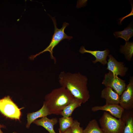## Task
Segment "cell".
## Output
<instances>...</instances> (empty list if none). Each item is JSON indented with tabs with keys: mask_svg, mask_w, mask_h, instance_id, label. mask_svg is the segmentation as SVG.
Instances as JSON below:
<instances>
[{
	"mask_svg": "<svg viewBox=\"0 0 133 133\" xmlns=\"http://www.w3.org/2000/svg\"><path fill=\"white\" fill-rule=\"evenodd\" d=\"M120 105L125 110L133 109V78L130 77L129 83L120 95Z\"/></svg>",
	"mask_w": 133,
	"mask_h": 133,
	"instance_id": "cell-7",
	"label": "cell"
},
{
	"mask_svg": "<svg viewBox=\"0 0 133 133\" xmlns=\"http://www.w3.org/2000/svg\"><path fill=\"white\" fill-rule=\"evenodd\" d=\"M120 51L124 54L127 61H130L133 54V42H127L124 45H121Z\"/></svg>",
	"mask_w": 133,
	"mask_h": 133,
	"instance_id": "cell-17",
	"label": "cell"
},
{
	"mask_svg": "<svg viewBox=\"0 0 133 133\" xmlns=\"http://www.w3.org/2000/svg\"><path fill=\"white\" fill-rule=\"evenodd\" d=\"M13 133H17L16 132H14Z\"/></svg>",
	"mask_w": 133,
	"mask_h": 133,
	"instance_id": "cell-23",
	"label": "cell"
},
{
	"mask_svg": "<svg viewBox=\"0 0 133 133\" xmlns=\"http://www.w3.org/2000/svg\"><path fill=\"white\" fill-rule=\"evenodd\" d=\"M73 120V118L71 116L68 117H62L59 118L58 120L59 133H63L70 128Z\"/></svg>",
	"mask_w": 133,
	"mask_h": 133,
	"instance_id": "cell-18",
	"label": "cell"
},
{
	"mask_svg": "<svg viewBox=\"0 0 133 133\" xmlns=\"http://www.w3.org/2000/svg\"><path fill=\"white\" fill-rule=\"evenodd\" d=\"M120 96L111 88L105 87L102 90L100 97L105 100L106 104L119 105Z\"/></svg>",
	"mask_w": 133,
	"mask_h": 133,
	"instance_id": "cell-11",
	"label": "cell"
},
{
	"mask_svg": "<svg viewBox=\"0 0 133 133\" xmlns=\"http://www.w3.org/2000/svg\"><path fill=\"white\" fill-rule=\"evenodd\" d=\"M82 103L80 100L75 98L73 101L64 108L61 112L60 115L65 117L71 116L74 110L77 108L81 106Z\"/></svg>",
	"mask_w": 133,
	"mask_h": 133,
	"instance_id": "cell-15",
	"label": "cell"
},
{
	"mask_svg": "<svg viewBox=\"0 0 133 133\" xmlns=\"http://www.w3.org/2000/svg\"><path fill=\"white\" fill-rule=\"evenodd\" d=\"M91 111L95 112L99 110L105 111L109 112L111 115L115 117L120 119L124 111V109L120 105L105 104L101 106H95L91 108Z\"/></svg>",
	"mask_w": 133,
	"mask_h": 133,
	"instance_id": "cell-9",
	"label": "cell"
},
{
	"mask_svg": "<svg viewBox=\"0 0 133 133\" xmlns=\"http://www.w3.org/2000/svg\"><path fill=\"white\" fill-rule=\"evenodd\" d=\"M51 114L46 106L43 104L42 108L38 111L27 114L26 128H29L31 124L37 119L47 116Z\"/></svg>",
	"mask_w": 133,
	"mask_h": 133,
	"instance_id": "cell-13",
	"label": "cell"
},
{
	"mask_svg": "<svg viewBox=\"0 0 133 133\" xmlns=\"http://www.w3.org/2000/svg\"><path fill=\"white\" fill-rule=\"evenodd\" d=\"M70 128L71 133H84L83 128L80 126V123L77 120H74Z\"/></svg>",
	"mask_w": 133,
	"mask_h": 133,
	"instance_id": "cell-20",
	"label": "cell"
},
{
	"mask_svg": "<svg viewBox=\"0 0 133 133\" xmlns=\"http://www.w3.org/2000/svg\"><path fill=\"white\" fill-rule=\"evenodd\" d=\"M6 127L5 125L0 124V133H4L1 131V128L6 129Z\"/></svg>",
	"mask_w": 133,
	"mask_h": 133,
	"instance_id": "cell-21",
	"label": "cell"
},
{
	"mask_svg": "<svg viewBox=\"0 0 133 133\" xmlns=\"http://www.w3.org/2000/svg\"><path fill=\"white\" fill-rule=\"evenodd\" d=\"M88 80L86 76L79 72L72 73L62 71L58 77L61 87L66 89L82 103L88 101L90 97L87 87Z\"/></svg>",
	"mask_w": 133,
	"mask_h": 133,
	"instance_id": "cell-1",
	"label": "cell"
},
{
	"mask_svg": "<svg viewBox=\"0 0 133 133\" xmlns=\"http://www.w3.org/2000/svg\"><path fill=\"white\" fill-rule=\"evenodd\" d=\"M54 27V33L52 36L51 41L49 45L44 50L35 55H32L30 57L31 60H33L36 56L41 53L47 51H49L50 53V56L51 59L54 60V63L56 62V58L53 55V50L61 41L65 39L69 40L72 38V37L67 35L64 32L66 28L69 25V24L66 22H64L62 25V27L60 29L57 27V23L54 17H50Z\"/></svg>",
	"mask_w": 133,
	"mask_h": 133,
	"instance_id": "cell-3",
	"label": "cell"
},
{
	"mask_svg": "<svg viewBox=\"0 0 133 133\" xmlns=\"http://www.w3.org/2000/svg\"><path fill=\"white\" fill-rule=\"evenodd\" d=\"M83 131L84 133H103L95 119L90 121Z\"/></svg>",
	"mask_w": 133,
	"mask_h": 133,
	"instance_id": "cell-19",
	"label": "cell"
},
{
	"mask_svg": "<svg viewBox=\"0 0 133 133\" xmlns=\"http://www.w3.org/2000/svg\"><path fill=\"white\" fill-rule=\"evenodd\" d=\"M75 99L68 90L61 87L53 89L46 95L43 104L51 114L58 115L66 106Z\"/></svg>",
	"mask_w": 133,
	"mask_h": 133,
	"instance_id": "cell-2",
	"label": "cell"
},
{
	"mask_svg": "<svg viewBox=\"0 0 133 133\" xmlns=\"http://www.w3.org/2000/svg\"><path fill=\"white\" fill-rule=\"evenodd\" d=\"M107 67L106 69L108 70L116 76H124L128 70V68L125 67L123 62L117 61L111 54L108 56Z\"/></svg>",
	"mask_w": 133,
	"mask_h": 133,
	"instance_id": "cell-8",
	"label": "cell"
},
{
	"mask_svg": "<svg viewBox=\"0 0 133 133\" xmlns=\"http://www.w3.org/2000/svg\"><path fill=\"white\" fill-rule=\"evenodd\" d=\"M79 52L82 54L85 53L91 54L96 58L95 60L92 61L93 63L95 64L99 62L103 65H105L107 62V58L109 55L110 51L108 49L102 51L88 50H86L84 46H82L80 48Z\"/></svg>",
	"mask_w": 133,
	"mask_h": 133,
	"instance_id": "cell-10",
	"label": "cell"
},
{
	"mask_svg": "<svg viewBox=\"0 0 133 133\" xmlns=\"http://www.w3.org/2000/svg\"><path fill=\"white\" fill-rule=\"evenodd\" d=\"M23 108H19L9 96L0 99V112L7 117L19 120Z\"/></svg>",
	"mask_w": 133,
	"mask_h": 133,
	"instance_id": "cell-5",
	"label": "cell"
},
{
	"mask_svg": "<svg viewBox=\"0 0 133 133\" xmlns=\"http://www.w3.org/2000/svg\"><path fill=\"white\" fill-rule=\"evenodd\" d=\"M103 133H123L125 125L122 118L117 119L108 112H105L99 119Z\"/></svg>",
	"mask_w": 133,
	"mask_h": 133,
	"instance_id": "cell-4",
	"label": "cell"
},
{
	"mask_svg": "<svg viewBox=\"0 0 133 133\" xmlns=\"http://www.w3.org/2000/svg\"><path fill=\"white\" fill-rule=\"evenodd\" d=\"M114 34L116 38L120 37L124 39L126 42H128L129 39L133 35L132 25H129L123 31L115 32Z\"/></svg>",
	"mask_w": 133,
	"mask_h": 133,
	"instance_id": "cell-16",
	"label": "cell"
},
{
	"mask_svg": "<svg viewBox=\"0 0 133 133\" xmlns=\"http://www.w3.org/2000/svg\"><path fill=\"white\" fill-rule=\"evenodd\" d=\"M58 122V120L56 118L49 119L46 116L39 119H36L33 123L37 126L43 127L49 133H56L54 129V126Z\"/></svg>",
	"mask_w": 133,
	"mask_h": 133,
	"instance_id": "cell-12",
	"label": "cell"
},
{
	"mask_svg": "<svg viewBox=\"0 0 133 133\" xmlns=\"http://www.w3.org/2000/svg\"><path fill=\"white\" fill-rule=\"evenodd\" d=\"M102 83L105 87L111 88L120 96L125 90L127 85L125 81L110 71L105 74Z\"/></svg>",
	"mask_w": 133,
	"mask_h": 133,
	"instance_id": "cell-6",
	"label": "cell"
},
{
	"mask_svg": "<svg viewBox=\"0 0 133 133\" xmlns=\"http://www.w3.org/2000/svg\"><path fill=\"white\" fill-rule=\"evenodd\" d=\"M63 133H71L70 128H69Z\"/></svg>",
	"mask_w": 133,
	"mask_h": 133,
	"instance_id": "cell-22",
	"label": "cell"
},
{
	"mask_svg": "<svg viewBox=\"0 0 133 133\" xmlns=\"http://www.w3.org/2000/svg\"><path fill=\"white\" fill-rule=\"evenodd\" d=\"M124 110L121 118L124 120L125 125L123 133H133V110Z\"/></svg>",
	"mask_w": 133,
	"mask_h": 133,
	"instance_id": "cell-14",
	"label": "cell"
}]
</instances>
